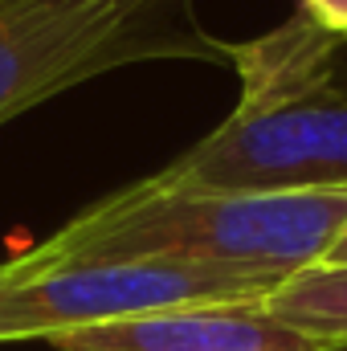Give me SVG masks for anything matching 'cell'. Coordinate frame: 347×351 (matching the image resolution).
<instances>
[{"mask_svg":"<svg viewBox=\"0 0 347 351\" xmlns=\"http://www.w3.org/2000/svg\"><path fill=\"white\" fill-rule=\"evenodd\" d=\"M261 306L327 348H347V265L302 269L286 278Z\"/></svg>","mask_w":347,"mask_h":351,"instance_id":"8992f818","label":"cell"},{"mask_svg":"<svg viewBox=\"0 0 347 351\" xmlns=\"http://www.w3.org/2000/svg\"><path fill=\"white\" fill-rule=\"evenodd\" d=\"M302 8L347 41V0H302Z\"/></svg>","mask_w":347,"mask_h":351,"instance_id":"52a82bcc","label":"cell"},{"mask_svg":"<svg viewBox=\"0 0 347 351\" xmlns=\"http://www.w3.org/2000/svg\"><path fill=\"white\" fill-rule=\"evenodd\" d=\"M319 265H347V221H344V229H339V237H335V245L327 250V258Z\"/></svg>","mask_w":347,"mask_h":351,"instance_id":"ba28073f","label":"cell"},{"mask_svg":"<svg viewBox=\"0 0 347 351\" xmlns=\"http://www.w3.org/2000/svg\"><path fill=\"white\" fill-rule=\"evenodd\" d=\"M344 37L307 8L254 41H225L241 78L233 114L156 172L200 192H319L347 188Z\"/></svg>","mask_w":347,"mask_h":351,"instance_id":"6da1fadb","label":"cell"},{"mask_svg":"<svg viewBox=\"0 0 347 351\" xmlns=\"http://www.w3.org/2000/svg\"><path fill=\"white\" fill-rule=\"evenodd\" d=\"M347 221V188L319 192H200L156 176L70 217L33 245L41 258L180 262L294 278L327 258Z\"/></svg>","mask_w":347,"mask_h":351,"instance_id":"7a4b0ae2","label":"cell"},{"mask_svg":"<svg viewBox=\"0 0 347 351\" xmlns=\"http://www.w3.org/2000/svg\"><path fill=\"white\" fill-rule=\"evenodd\" d=\"M331 351H347V348H331Z\"/></svg>","mask_w":347,"mask_h":351,"instance_id":"9c48e42d","label":"cell"},{"mask_svg":"<svg viewBox=\"0 0 347 351\" xmlns=\"http://www.w3.org/2000/svg\"><path fill=\"white\" fill-rule=\"evenodd\" d=\"M278 286V278L217 265L41 258L25 250L0 262V343H53L58 335L176 306L265 302Z\"/></svg>","mask_w":347,"mask_h":351,"instance_id":"277c9868","label":"cell"},{"mask_svg":"<svg viewBox=\"0 0 347 351\" xmlns=\"http://www.w3.org/2000/svg\"><path fill=\"white\" fill-rule=\"evenodd\" d=\"M168 58L229 62L196 0H0V127L98 74Z\"/></svg>","mask_w":347,"mask_h":351,"instance_id":"3957f363","label":"cell"},{"mask_svg":"<svg viewBox=\"0 0 347 351\" xmlns=\"http://www.w3.org/2000/svg\"><path fill=\"white\" fill-rule=\"evenodd\" d=\"M53 351H331L307 331L274 319L261 302L176 306L58 335Z\"/></svg>","mask_w":347,"mask_h":351,"instance_id":"5b68a950","label":"cell"}]
</instances>
